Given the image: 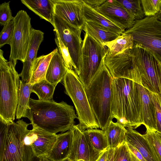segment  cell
Wrapping results in <instances>:
<instances>
[{
	"mask_svg": "<svg viewBox=\"0 0 161 161\" xmlns=\"http://www.w3.org/2000/svg\"><path fill=\"white\" fill-rule=\"evenodd\" d=\"M8 124L0 120V161H1L5 147Z\"/></svg>",
	"mask_w": 161,
	"mask_h": 161,
	"instance_id": "cell-38",
	"label": "cell"
},
{
	"mask_svg": "<svg viewBox=\"0 0 161 161\" xmlns=\"http://www.w3.org/2000/svg\"><path fill=\"white\" fill-rule=\"evenodd\" d=\"M151 95L155 108L156 131L161 134V103L157 94L151 92Z\"/></svg>",
	"mask_w": 161,
	"mask_h": 161,
	"instance_id": "cell-37",
	"label": "cell"
},
{
	"mask_svg": "<svg viewBox=\"0 0 161 161\" xmlns=\"http://www.w3.org/2000/svg\"><path fill=\"white\" fill-rule=\"evenodd\" d=\"M54 15L72 26L82 29L85 21L82 15V0H52Z\"/></svg>",
	"mask_w": 161,
	"mask_h": 161,
	"instance_id": "cell-14",
	"label": "cell"
},
{
	"mask_svg": "<svg viewBox=\"0 0 161 161\" xmlns=\"http://www.w3.org/2000/svg\"><path fill=\"white\" fill-rule=\"evenodd\" d=\"M55 32V41L67 68L74 70L75 67L73 63L68 48L61 40L58 32Z\"/></svg>",
	"mask_w": 161,
	"mask_h": 161,
	"instance_id": "cell-31",
	"label": "cell"
},
{
	"mask_svg": "<svg viewBox=\"0 0 161 161\" xmlns=\"http://www.w3.org/2000/svg\"><path fill=\"white\" fill-rule=\"evenodd\" d=\"M41 161H53L48 159L46 156H43L40 157Z\"/></svg>",
	"mask_w": 161,
	"mask_h": 161,
	"instance_id": "cell-45",
	"label": "cell"
},
{
	"mask_svg": "<svg viewBox=\"0 0 161 161\" xmlns=\"http://www.w3.org/2000/svg\"><path fill=\"white\" fill-rule=\"evenodd\" d=\"M56 87L45 79L33 85L31 93H35L39 100L48 101L53 99Z\"/></svg>",
	"mask_w": 161,
	"mask_h": 161,
	"instance_id": "cell-29",
	"label": "cell"
},
{
	"mask_svg": "<svg viewBox=\"0 0 161 161\" xmlns=\"http://www.w3.org/2000/svg\"><path fill=\"white\" fill-rule=\"evenodd\" d=\"M83 3L82 15L85 21L92 22L121 34L125 31V30L122 29L95 9Z\"/></svg>",
	"mask_w": 161,
	"mask_h": 161,
	"instance_id": "cell-23",
	"label": "cell"
},
{
	"mask_svg": "<svg viewBox=\"0 0 161 161\" xmlns=\"http://www.w3.org/2000/svg\"><path fill=\"white\" fill-rule=\"evenodd\" d=\"M133 64L139 73L142 82L151 92H160L159 61L149 50L134 43L131 49Z\"/></svg>",
	"mask_w": 161,
	"mask_h": 161,
	"instance_id": "cell-8",
	"label": "cell"
},
{
	"mask_svg": "<svg viewBox=\"0 0 161 161\" xmlns=\"http://www.w3.org/2000/svg\"><path fill=\"white\" fill-rule=\"evenodd\" d=\"M31 161H41L40 157H37L34 155Z\"/></svg>",
	"mask_w": 161,
	"mask_h": 161,
	"instance_id": "cell-46",
	"label": "cell"
},
{
	"mask_svg": "<svg viewBox=\"0 0 161 161\" xmlns=\"http://www.w3.org/2000/svg\"><path fill=\"white\" fill-rule=\"evenodd\" d=\"M105 0H86L82 1L90 7L94 8L103 3Z\"/></svg>",
	"mask_w": 161,
	"mask_h": 161,
	"instance_id": "cell-39",
	"label": "cell"
},
{
	"mask_svg": "<svg viewBox=\"0 0 161 161\" xmlns=\"http://www.w3.org/2000/svg\"><path fill=\"white\" fill-rule=\"evenodd\" d=\"M139 90L140 105L141 118L142 125L146 128L157 131L155 111L150 91L143 83L136 66L134 75Z\"/></svg>",
	"mask_w": 161,
	"mask_h": 161,
	"instance_id": "cell-15",
	"label": "cell"
},
{
	"mask_svg": "<svg viewBox=\"0 0 161 161\" xmlns=\"http://www.w3.org/2000/svg\"><path fill=\"white\" fill-rule=\"evenodd\" d=\"M71 130L73 141L69 161H96L101 153L96 151L92 146L84 130L79 124L74 125Z\"/></svg>",
	"mask_w": 161,
	"mask_h": 161,
	"instance_id": "cell-12",
	"label": "cell"
},
{
	"mask_svg": "<svg viewBox=\"0 0 161 161\" xmlns=\"http://www.w3.org/2000/svg\"><path fill=\"white\" fill-rule=\"evenodd\" d=\"M58 48L49 54L37 57L34 64L29 83L31 84L46 79V75L51 60Z\"/></svg>",
	"mask_w": 161,
	"mask_h": 161,
	"instance_id": "cell-24",
	"label": "cell"
},
{
	"mask_svg": "<svg viewBox=\"0 0 161 161\" xmlns=\"http://www.w3.org/2000/svg\"><path fill=\"white\" fill-rule=\"evenodd\" d=\"M10 1L5 2L0 5V24L1 25H5L12 20L14 17L12 15V13L10 7Z\"/></svg>",
	"mask_w": 161,
	"mask_h": 161,
	"instance_id": "cell-36",
	"label": "cell"
},
{
	"mask_svg": "<svg viewBox=\"0 0 161 161\" xmlns=\"http://www.w3.org/2000/svg\"><path fill=\"white\" fill-rule=\"evenodd\" d=\"M124 32L131 35L134 43L150 50L161 62V22L155 16L136 19L133 26Z\"/></svg>",
	"mask_w": 161,
	"mask_h": 161,
	"instance_id": "cell-6",
	"label": "cell"
},
{
	"mask_svg": "<svg viewBox=\"0 0 161 161\" xmlns=\"http://www.w3.org/2000/svg\"><path fill=\"white\" fill-rule=\"evenodd\" d=\"M14 29L11 43L9 61L16 64L18 60L24 63L29 49L33 28L31 18L26 12L19 10L14 17Z\"/></svg>",
	"mask_w": 161,
	"mask_h": 161,
	"instance_id": "cell-10",
	"label": "cell"
},
{
	"mask_svg": "<svg viewBox=\"0 0 161 161\" xmlns=\"http://www.w3.org/2000/svg\"><path fill=\"white\" fill-rule=\"evenodd\" d=\"M91 144L97 151L101 152L109 147L105 131L97 129L84 130Z\"/></svg>",
	"mask_w": 161,
	"mask_h": 161,
	"instance_id": "cell-28",
	"label": "cell"
},
{
	"mask_svg": "<svg viewBox=\"0 0 161 161\" xmlns=\"http://www.w3.org/2000/svg\"><path fill=\"white\" fill-rule=\"evenodd\" d=\"M82 29L102 45L114 40L121 35L90 21H85Z\"/></svg>",
	"mask_w": 161,
	"mask_h": 161,
	"instance_id": "cell-22",
	"label": "cell"
},
{
	"mask_svg": "<svg viewBox=\"0 0 161 161\" xmlns=\"http://www.w3.org/2000/svg\"><path fill=\"white\" fill-rule=\"evenodd\" d=\"M144 15L146 17L155 16L161 8V0H141Z\"/></svg>",
	"mask_w": 161,
	"mask_h": 161,
	"instance_id": "cell-33",
	"label": "cell"
},
{
	"mask_svg": "<svg viewBox=\"0 0 161 161\" xmlns=\"http://www.w3.org/2000/svg\"><path fill=\"white\" fill-rule=\"evenodd\" d=\"M113 161H132L130 151L125 142L114 150Z\"/></svg>",
	"mask_w": 161,
	"mask_h": 161,
	"instance_id": "cell-35",
	"label": "cell"
},
{
	"mask_svg": "<svg viewBox=\"0 0 161 161\" xmlns=\"http://www.w3.org/2000/svg\"><path fill=\"white\" fill-rule=\"evenodd\" d=\"M44 33L40 30L33 28L31 44L26 58L23 63V67L19 74L21 80L29 83L34 62L37 57L40 46L43 40Z\"/></svg>",
	"mask_w": 161,
	"mask_h": 161,
	"instance_id": "cell-17",
	"label": "cell"
},
{
	"mask_svg": "<svg viewBox=\"0 0 161 161\" xmlns=\"http://www.w3.org/2000/svg\"><path fill=\"white\" fill-rule=\"evenodd\" d=\"M109 147L102 152L96 161H107L108 156Z\"/></svg>",
	"mask_w": 161,
	"mask_h": 161,
	"instance_id": "cell-41",
	"label": "cell"
},
{
	"mask_svg": "<svg viewBox=\"0 0 161 161\" xmlns=\"http://www.w3.org/2000/svg\"><path fill=\"white\" fill-rule=\"evenodd\" d=\"M62 81L65 93L74 105L81 128L84 130L100 128L90 105L85 88L74 70L67 68Z\"/></svg>",
	"mask_w": 161,
	"mask_h": 161,
	"instance_id": "cell-5",
	"label": "cell"
},
{
	"mask_svg": "<svg viewBox=\"0 0 161 161\" xmlns=\"http://www.w3.org/2000/svg\"><path fill=\"white\" fill-rule=\"evenodd\" d=\"M125 142L136 149L146 161H158L147 140L133 129L127 128Z\"/></svg>",
	"mask_w": 161,
	"mask_h": 161,
	"instance_id": "cell-19",
	"label": "cell"
},
{
	"mask_svg": "<svg viewBox=\"0 0 161 161\" xmlns=\"http://www.w3.org/2000/svg\"><path fill=\"white\" fill-rule=\"evenodd\" d=\"M33 85L19 80L18 102L15 116L17 119L26 117L30 109V96Z\"/></svg>",
	"mask_w": 161,
	"mask_h": 161,
	"instance_id": "cell-25",
	"label": "cell"
},
{
	"mask_svg": "<svg viewBox=\"0 0 161 161\" xmlns=\"http://www.w3.org/2000/svg\"><path fill=\"white\" fill-rule=\"evenodd\" d=\"M155 16L158 20L161 22V8L159 12Z\"/></svg>",
	"mask_w": 161,
	"mask_h": 161,
	"instance_id": "cell-44",
	"label": "cell"
},
{
	"mask_svg": "<svg viewBox=\"0 0 161 161\" xmlns=\"http://www.w3.org/2000/svg\"><path fill=\"white\" fill-rule=\"evenodd\" d=\"M111 112L113 119L125 127L134 129L142 125L139 93L134 78H113Z\"/></svg>",
	"mask_w": 161,
	"mask_h": 161,
	"instance_id": "cell-2",
	"label": "cell"
},
{
	"mask_svg": "<svg viewBox=\"0 0 161 161\" xmlns=\"http://www.w3.org/2000/svg\"><path fill=\"white\" fill-rule=\"evenodd\" d=\"M156 135L158 138L161 142V134L156 131Z\"/></svg>",
	"mask_w": 161,
	"mask_h": 161,
	"instance_id": "cell-47",
	"label": "cell"
},
{
	"mask_svg": "<svg viewBox=\"0 0 161 161\" xmlns=\"http://www.w3.org/2000/svg\"><path fill=\"white\" fill-rule=\"evenodd\" d=\"M85 33L82 43L79 80L85 88L94 77L107 53V48Z\"/></svg>",
	"mask_w": 161,
	"mask_h": 161,
	"instance_id": "cell-9",
	"label": "cell"
},
{
	"mask_svg": "<svg viewBox=\"0 0 161 161\" xmlns=\"http://www.w3.org/2000/svg\"><path fill=\"white\" fill-rule=\"evenodd\" d=\"M93 9L125 30L131 28L135 23L134 17L116 0H105Z\"/></svg>",
	"mask_w": 161,
	"mask_h": 161,
	"instance_id": "cell-13",
	"label": "cell"
},
{
	"mask_svg": "<svg viewBox=\"0 0 161 161\" xmlns=\"http://www.w3.org/2000/svg\"><path fill=\"white\" fill-rule=\"evenodd\" d=\"M114 150L109 148L108 158L107 161H113Z\"/></svg>",
	"mask_w": 161,
	"mask_h": 161,
	"instance_id": "cell-42",
	"label": "cell"
},
{
	"mask_svg": "<svg viewBox=\"0 0 161 161\" xmlns=\"http://www.w3.org/2000/svg\"><path fill=\"white\" fill-rule=\"evenodd\" d=\"M67 68L58 48L49 63L46 75V79L56 86L63 80Z\"/></svg>",
	"mask_w": 161,
	"mask_h": 161,
	"instance_id": "cell-21",
	"label": "cell"
},
{
	"mask_svg": "<svg viewBox=\"0 0 161 161\" xmlns=\"http://www.w3.org/2000/svg\"><path fill=\"white\" fill-rule=\"evenodd\" d=\"M143 136L147 140L158 161H161V142L156 135V131L147 128Z\"/></svg>",
	"mask_w": 161,
	"mask_h": 161,
	"instance_id": "cell-32",
	"label": "cell"
},
{
	"mask_svg": "<svg viewBox=\"0 0 161 161\" xmlns=\"http://www.w3.org/2000/svg\"><path fill=\"white\" fill-rule=\"evenodd\" d=\"M105 58L89 85L85 88L93 113L100 128L103 130L113 119L111 112L113 77L105 64Z\"/></svg>",
	"mask_w": 161,
	"mask_h": 161,
	"instance_id": "cell-3",
	"label": "cell"
},
{
	"mask_svg": "<svg viewBox=\"0 0 161 161\" xmlns=\"http://www.w3.org/2000/svg\"><path fill=\"white\" fill-rule=\"evenodd\" d=\"M105 131L110 148L114 150L125 142L127 130L120 123L111 121Z\"/></svg>",
	"mask_w": 161,
	"mask_h": 161,
	"instance_id": "cell-26",
	"label": "cell"
},
{
	"mask_svg": "<svg viewBox=\"0 0 161 161\" xmlns=\"http://www.w3.org/2000/svg\"><path fill=\"white\" fill-rule=\"evenodd\" d=\"M68 161V160H65V161Z\"/></svg>",
	"mask_w": 161,
	"mask_h": 161,
	"instance_id": "cell-48",
	"label": "cell"
},
{
	"mask_svg": "<svg viewBox=\"0 0 161 161\" xmlns=\"http://www.w3.org/2000/svg\"><path fill=\"white\" fill-rule=\"evenodd\" d=\"M14 23L12 20L4 26L0 33V48L5 45H10L14 34Z\"/></svg>",
	"mask_w": 161,
	"mask_h": 161,
	"instance_id": "cell-34",
	"label": "cell"
},
{
	"mask_svg": "<svg viewBox=\"0 0 161 161\" xmlns=\"http://www.w3.org/2000/svg\"><path fill=\"white\" fill-rule=\"evenodd\" d=\"M29 9L54 26V4L52 0H21Z\"/></svg>",
	"mask_w": 161,
	"mask_h": 161,
	"instance_id": "cell-20",
	"label": "cell"
},
{
	"mask_svg": "<svg viewBox=\"0 0 161 161\" xmlns=\"http://www.w3.org/2000/svg\"><path fill=\"white\" fill-rule=\"evenodd\" d=\"M135 18V19L141 20L144 17L140 0H116Z\"/></svg>",
	"mask_w": 161,
	"mask_h": 161,
	"instance_id": "cell-30",
	"label": "cell"
},
{
	"mask_svg": "<svg viewBox=\"0 0 161 161\" xmlns=\"http://www.w3.org/2000/svg\"><path fill=\"white\" fill-rule=\"evenodd\" d=\"M126 143L129 149L135 154L140 161H146L142 154L136 149L129 143L127 142Z\"/></svg>",
	"mask_w": 161,
	"mask_h": 161,
	"instance_id": "cell-40",
	"label": "cell"
},
{
	"mask_svg": "<svg viewBox=\"0 0 161 161\" xmlns=\"http://www.w3.org/2000/svg\"><path fill=\"white\" fill-rule=\"evenodd\" d=\"M73 134L71 129L57 135L56 140L46 156L53 161H64L69 157L72 149Z\"/></svg>",
	"mask_w": 161,
	"mask_h": 161,
	"instance_id": "cell-18",
	"label": "cell"
},
{
	"mask_svg": "<svg viewBox=\"0 0 161 161\" xmlns=\"http://www.w3.org/2000/svg\"><path fill=\"white\" fill-rule=\"evenodd\" d=\"M159 65L160 68V74L159 76V88L160 93L158 95L161 103V62H159Z\"/></svg>",
	"mask_w": 161,
	"mask_h": 161,
	"instance_id": "cell-43",
	"label": "cell"
},
{
	"mask_svg": "<svg viewBox=\"0 0 161 161\" xmlns=\"http://www.w3.org/2000/svg\"><path fill=\"white\" fill-rule=\"evenodd\" d=\"M57 137V135L52 134L39 128L33 127L26 135L24 141L30 145L35 156L40 157L46 156L50 151Z\"/></svg>",
	"mask_w": 161,
	"mask_h": 161,
	"instance_id": "cell-16",
	"label": "cell"
},
{
	"mask_svg": "<svg viewBox=\"0 0 161 161\" xmlns=\"http://www.w3.org/2000/svg\"><path fill=\"white\" fill-rule=\"evenodd\" d=\"M54 17V31L58 32L61 40L68 48L75 67L74 71L78 75L81 65L82 29L72 26L55 15Z\"/></svg>",
	"mask_w": 161,
	"mask_h": 161,
	"instance_id": "cell-11",
	"label": "cell"
},
{
	"mask_svg": "<svg viewBox=\"0 0 161 161\" xmlns=\"http://www.w3.org/2000/svg\"><path fill=\"white\" fill-rule=\"evenodd\" d=\"M22 119L8 124L6 140L1 161H31L34 155L32 150L24 141L29 130Z\"/></svg>",
	"mask_w": 161,
	"mask_h": 161,
	"instance_id": "cell-7",
	"label": "cell"
},
{
	"mask_svg": "<svg viewBox=\"0 0 161 161\" xmlns=\"http://www.w3.org/2000/svg\"><path fill=\"white\" fill-rule=\"evenodd\" d=\"M134 44L132 35L123 32L114 40L103 43V45L107 47L108 52L111 54L115 55L132 48Z\"/></svg>",
	"mask_w": 161,
	"mask_h": 161,
	"instance_id": "cell-27",
	"label": "cell"
},
{
	"mask_svg": "<svg viewBox=\"0 0 161 161\" xmlns=\"http://www.w3.org/2000/svg\"><path fill=\"white\" fill-rule=\"evenodd\" d=\"M16 64L8 61L0 50V120L8 124L15 119L17 108L19 76Z\"/></svg>",
	"mask_w": 161,
	"mask_h": 161,
	"instance_id": "cell-4",
	"label": "cell"
},
{
	"mask_svg": "<svg viewBox=\"0 0 161 161\" xmlns=\"http://www.w3.org/2000/svg\"><path fill=\"white\" fill-rule=\"evenodd\" d=\"M29 106L26 117L32 127L52 134L71 130L77 118L73 107L63 101L58 103L53 99L43 101L30 98Z\"/></svg>",
	"mask_w": 161,
	"mask_h": 161,
	"instance_id": "cell-1",
	"label": "cell"
}]
</instances>
